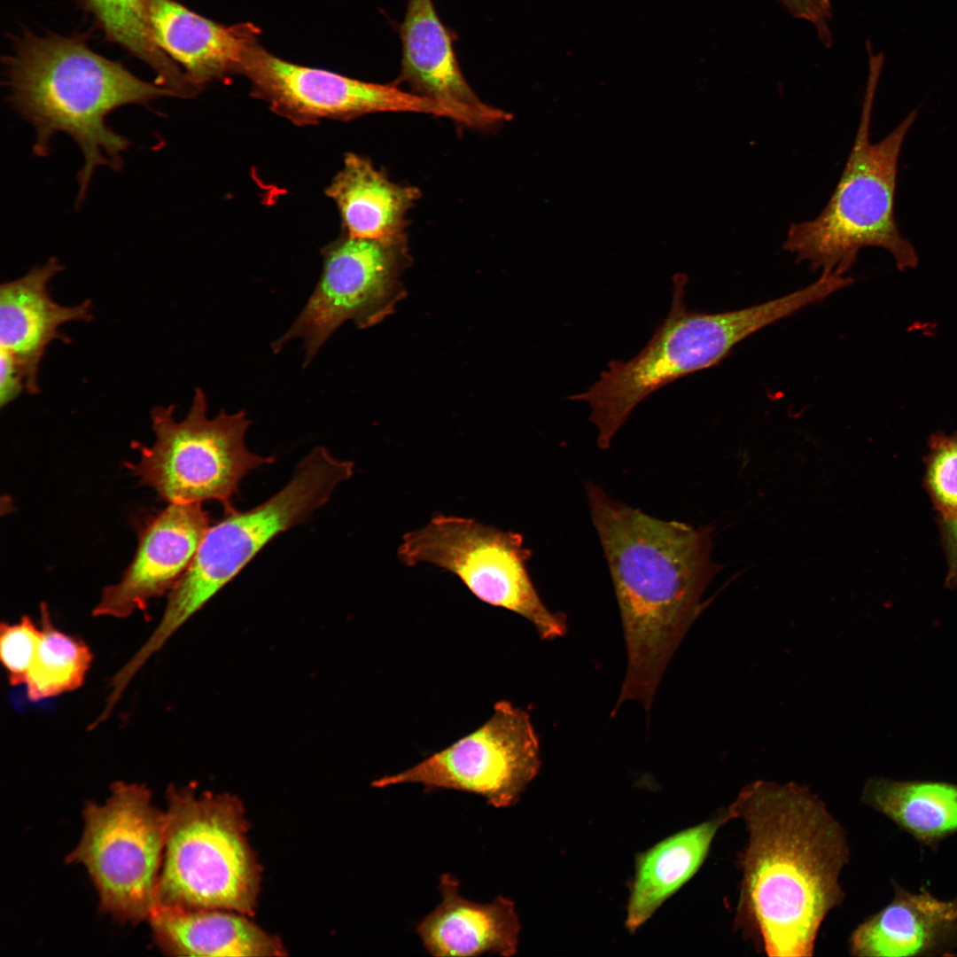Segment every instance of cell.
<instances>
[{
    "label": "cell",
    "mask_w": 957,
    "mask_h": 957,
    "mask_svg": "<svg viewBox=\"0 0 957 957\" xmlns=\"http://www.w3.org/2000/svg\"><path fill=\"white\" fill-rule=\"evenodd\" d=\"M147 921L158 947L172 956L287 954L277 937L234 911L156 905Z\"/></svg>",
    "instance_id": "20"
},
{
    "label": "cell",
    "mask_w": 957,
    "mask_h": 957,
    "mask_svg": "<svg viewBox=\"0 0 957 957\" xmlns=\"http://www.w3.org/2000/svg\"><path fill=\"white\" fill-rule=\"evenodd\" d=\"M166 841L157 905L253 915L261 867L248 839L241 801L193 786L168 787Z\"/></svg>",
    "instance_id": "6"
},
{
    "label": "cell",
    "mask_w": 957,
    "mask_h": 957,
    "mask_svg": "<svg viewBox=\"0 0 957 957\" xmlns=\"http://www.w3.org/2000/svg\"><path fill=\"white\" fill-rule=\"evenodd\" d=\"M240 74L251 82L255 97L297 125H311L324 119L349 121L380 112L429 113L455 121L462 119L457 110L406 92L397 84L368 82L295 65L259 44L247 56Z\"/></svg>",
    "instance_id": "13"
},
{
    "label": "cell",
    "mask_w": 957,
    "mask_h": 957,
    "mask_svg": "<svg viewBox=\"0 0 957 957\" xmlns=\"http://www.w3.org/2000/svg\"><path fill=\"white\" fill-rule=\"evenodd\" d=\"M790 12L797 18L812 22L818 31L821 42L829 46L831 35L828 21L822 17L813 0H780Z\"/></svg>",
    "instance_id": "29"
},
{
    "label": "cell",
    "mask_w": 957,
    "mask_h": 957,
    "mask_svg": "<svg viewBox=\"0 0 957 957\" xmlns=\"http://www.w3.org/2000/svg\"><path fill=\"white\" fill-rule=\"evenodd\" d=\"M106 39L128 51L154 72L158 85L175 97L198 93L184 72L158 45L148 19L146 0H75Z\"/></svg>",
    "instance_id": "24"
},
{
    "label": "cell",
    "mask_w": 957,
    "mask_h": 957,
    "mask_svg": "<svg viewBox=\"0 0 957 957\" xmlns=\"http://www.w3.org/2000/svg\"><path fill=\"white\" fill-rule=\"evenodd\" d=\"M26 390L25 378L13 358L0 349V406H7Z\"/></svg>",
    "instance_id": "28"
},
{
    "label": "cell",
    "mask_w": 957,
    "mask_h": 957,
    "mask_svg": "<svg viewBox=\"0 0 957 957\" xmlns=\"http://www.w3.org/2000/svg\"><path fill=\"white\" fill-rule=\"evenodd\" d=\"M401 66L395 84L472 117L481 128L510 119V114L483 103L460 68L454 34L440 19L432 0H408L398 27Z\"/></svg>",
    "instance_id": "15"
},
{
    "label": "cell",
    "mask_w": 957,
    "mask_h": 957,
    "mask_svg": "<svg viewBox=\"0 0 957 957\" xmlns=\"http://www.w3.org/2000/svg\"><path fill=\"white\" fill-rule=\"evenodd\" d=\"M540 742L528 712L502 700L472 733L405 771L385 775L377 788L417 783L425 790H454L512 806L539 773Z\"/></svg>",
    "instance_id": "12"
},
{
    "label": "cell",
    "mask_w": 957,
    "mask_h": 957,
    "mask_svg": "<svg viewBox=\"0 0 957 957\" xmlns=\"http://www.w3.org/2000/svg\"><path fill=\"white\" fill-rule=\"evenodd\" d=\"M727 811L748 832L735 928L768 956H812L822 922L844 899L839 875L850 848L843 827L795 782H752Z\"/></svg>",
    "instance_id": "1"
},
{
    "label": "cell",
    "mask_w": 957,
    "mask_h": 957,
    "mask_svg": "<svg viewBox=\"0 0 957 957\" xmlns=\"http://www.w3.org/2000/svg\"><path fill=\"white\" fill-rule=\"evenodd\" d=\"M83 830L66 862L82 865L99 908L121 922L147 921L157 905L167 815L144 784L116 782L104 804L87 802Z\"/></svg>",
    "instance_id": "8"
},
{
    "label": "cell",
    "mask_w": 957,
    "mask_h": 957,
    "mask_svg": "<svg viewBox=\"0 0 957 957\" xmlns=\"http://www.w3.org/2000/svg\"><path fill=\"white\" fill-rule=\"evenodd\" d=\"M175 405L152 410L154 442L136 445L140 456L128 464L140 481L170 503L218 501L225 511L241 479L251 471L275 461L249 451L245 435L251 424L243 410H221L208 416L205 393L195 390L184 419L175 421Z\"/></svg>",
    "instance_id": "9"
},
{
    "label": "cell",
    "mask_w": 957,
    "mask_h": 957,
    "mask_svg": "<svg viewBox=\"0 0 957 957\" xmlns=\"http://www.w3.org/2000/svg\"><path fill=\"white\" fill-rule=\"evenodd\" d=\"M42 638L30 616L0 625V657L12 686L24 685Z\"/></svg>",
    "instance_id": "27"
},
{
    "label": "cell",
    "mask_w": 957,
    "mask_h": 957,
    "mask_svg": "<svg viewBox=\"0 0 957 957\" xmlns=\"http://www.w3.org/2000/svg\"><path fill=\"white\" fill-rule=\"evenodd\" d=\"M63 270L52 257L23 276L0 286V349L6 351L21 371L26 390L37 393L38 370L49 345L54 340L70 342L59 332L69 322L92 318L91 302L62 306L51 297L48 284Z\"/></svg>",
    "instance_id": "16"
},
{
    "label": "cell",
    "mask_w": 957,
    "mask_h": 957,
    "mask_svg": "<svg viewBox=\"0 0 957 957\" xmlns=\"http://www.w3.org/2000/svg\"><path fill=\"white\" fill-rule=\"evenodd\" d=\"M894 896L868 916L849 939L852 955L860 957L954 956L957 948V898L943 900L926 887L911 892L892 881Z\"/></svg>",
    "instance_id": "17"
},
{
    "label": "cell",
    "mask_w": 957,
    "mask_h": 957,
    "mask_svg": "<svg viewBox=\"0 0 957 957\" xmlns=\"http://www.w3.org/2000/svg\"><path fill=\"white\" fill-rule=\"evenodd\" d=\"M822 17L828 21L830 16V0H813Z\"/></svg>",
    "instance_id": "31"
},
{
    "label": "cell",
    "mask_w": 957,
    "mask_h": 957,
    "mask_svg": "<svg viewBox=\"0 0 957 957\" xmlns=\"http://www.w3.org/2000/svg\"><path fill=\"white\" fill-rule=\"evenodd\" d=\"M353 473V462L337 459L325 447H316L270 499L246 511H225L221 521L209 526L190 565L171 589L160 623L136 652L138 662L145 664L268 542L303 523Z\"/></svg>",
    "instance_id": "7"
},
{
    "label": "cell",
    "mask_w": 957,
    "mask_h": 957,
    "mask_svg": "<svg viewBox=\"0 0 957 957\" xmlns=\"http://www.w3.org/2000/svg\"><path fill=\"white\" fill-rule=\"evenodd\" d=\"M883 58L871 55L860 124L839 181L813 219L790 224L783 249L821 273L841 276L852 268L860 251L886 250L899 270L914 268L918 256L899 230L895 218L898 163L917 109L882 140L872 143L869 128Z\"/></svg>",
    "instance_id": "5"
},
{
    "label": "cell",
    "mask_w": 957,
    "mask_h": 957,
    "mask_svg": "<svg viewBox=\"0 0 957 957\" xmlns=\"http://www.w3.org/2000/svg\"><path fill=\"white\" fill-rule=\"evenodd\" d=\"M727 811L680 831L637 858L627 905L626 927L634 932L682 887L704 863L719 829L729 821Z\"/></svg>",
    "instance_id": "22"
},
{
    "label": "cell",
    "mask_w": 957,
    "mask_h": 957,
    "mask_svg": "<svg viewBox=\"0 0 957 957\" xmlns=\"http://www.w3.org/2000/svg\"><path fill=\"white\" fill-rule=\"evenodd\" d=\"M947 525H948V530H949V533H950V538H951V542H952V546H953V553L955 555V558H956V561H957V520L947 523ZM956 573H957V568H956ZM956 576H957V574H956Z\"/></svg>",
    "instance_id": "30"
},
{
    "label": "cell",
    "mask_w": 957,
    "mask_h": 957,
    "mask_svg": "<svg viewBox=\"0 0 957 957\" xmlns=\"http://www.w3.org/2000/svg\"><path fill=\"white\" fill-rule=\"evenodd\" d=\"M587 492L627 651L614 712L627 700L649 711L668 662L703 611L704 590L722 569L711 558L712 528L657 519L611 500L592 483Z\"/></svg>",
    "instance_id": "2"
},
{
    "label": "cell",
    "mask_w": 957,
    "mask_h": 957,
    "mask_svg": "<svg viewBox=\"0 0 957 957\" xmlns=\"http://www.w3.org/2000/svg\"><path fill=\"white\" fill-rule=\"evenodd\" d=\"M861 801L932 850L957 833L956 783L876 777L865 783Z\"/></svg>",
    "instance_id": "23"
},
{
    "label": "cell",
    "mask_w": 957,
    "mask_h": 957,
    "mask_svg": "<svg viewBox=\"0 0 957 957\" xmlns=\"http://www.w3.org/2000/svg\"><path fill=\"white\" fill-rule=\"evenodd\" d=\"M325 193L338 209L344 234L395 240L405 238L406 214L420 191L392 182L369 159L347 153Z\"/></svg>",
    "instance_id": "21"
},
{
    "label": "cell",
    "mask_w": 957,
    "mask_h": 957,
    "mask_svg": "<svg viewBox=\"0 0 957 957\" xmlns=\"http://www.w3.org/2000/svg\"><path fill=\"white\" fill-rule=\"evenodd\" d=\"M86 35L24 30L4 63L7 100L35 130L33 153L48 156L58 133L69 136L82 151L75 206L84 201L97 167L122 168L130 142L106 125L107 116L127 105L148 106L175 97L92 51Z\"/></svg>",
    "instance_id": "3"
},
{
    "label": "cell",
    "mask_w": 957,
    "mask_h": 957,
    "mask_svg": "<svg viewBox=\"0 0 957 957\" xmlns=\"http://www.w3.org/2000/svg\"><path fill=\"white\" fill-rule=\"evenodd\" d=\"M42 638L26 678V695L40 702L82 686L93 655L81 639L62 632L51 620L48 605L41 603Z\"/></svg>",
    "instance_id": "25"
},
{
    "label": "cell",
    "mask_w": 957,
    "mask_h": 957,
    "mask_svg": "<svg viewBox=\"0 0 957 957\" xmlns=\"http://www.w3.org/2000/svg\"><path fill=\"white\" fill-rule=\"evenodd\" d=\"M531 556L518 533L443 514L405 533L398 548L404 564H428L453 573L480 601L520 615L541 639L554 640L566 633V617L541 601L526 569Z\"/></svg>",
    "instance_id": "10"
},
{
    "label": "cell",
    "mask_w": 957,
    "mask_h": 957,
    "mask_svg": "<svg viewBox=\"0 0 957 957\" xmlns=\"http://www.w3.org/2000/svg\"><path fill=\"white\" fill-rule=\"evenodd\" d=\"M441 901L416 927L425 951L432 956L516 955L520 922L514 902L502 895L478 903L460 894L459 881L449 873L440 878Z\"/></svg>",
    "instance_id": "19"
},
{
    "label": "cell",
    "mask_w": 957,
    "mask_h": 957,
    "mask_svg": "<svg viewBox=\"0 0 957 957\" xmlns=\"http://www.w3.org/2000/svg\"><path fill=\"white\" fill-rule=\"evenodd\" d=\"M146 6L158 45L199 90L212 81L240 73L258 44L260 30L251 23L224 26L174 0H146Z\"/></svg>",
    "instance_id": "18"
},
{
    "label": "cell",
    "mask_w": 957,
    "mask_h": 957,
    "mask_svg": "<svg viewBox=\"0 0 957 957\" xmlns=\"http://www.w3.org/2000/svg\"><path fill=\"white\" fill-rule=\"evenodd\" d=\"M208 528L200 502L170 503L146 525L133 561L120 581L103 590L92 615L121 619L144 611L173 588Z\"/></svg>",
    "instance_id": "14"
},
{
    "label": "cell",
    "mask_w": 957,
    "mask_h": 957,
    "mask_svg": "<svg viewBox=\"0 0 957 957\" xmlns=\"http://www.w3.org/2000/svg\"><path fill=\"white\" fill-rule=\"evenodd\" d=\"M323 270L292 326L272 344L274 353L294 338L303 340L304 365L345 322L373 326L404 296L401 276L409 263L406 238L366 239L343 234L323 251Z\"/></svg>",
    "instance_id": "11"
},
{
    "label": "cell",
    "mask_w": 957,
    "mask_h": 957,
    "mask_svg": "<svg viewBox=\"0 0 957 957\" xmlns=\"http://www.w3.org/2000/svg\"><path fill=\"white\" fill-rule=\"evenodd\" d=\"M928 483L946 523L957 517V433L935 434L930 440Z\"/></svg>",
    "instance_id": "26"
},
{
    "label": "cell",
    "mask_w": 957,
    "mask_h": 957,
    "mask_svg": "<svg viewBox=\"0 0 957 957\" xmlns=\"http://www.w3.org/2000/svg\"><path fill=\"white\" fill-rule=\"evenodd\" d=\"M671 308L643 349L629 361H611L586 392L568 397L589 404V420L598 428L599 447L612 437L634 408L649 395L679 379L719 364L755 332L813 305L804 287L782 297L744 308L706 313L688 309V276L673 278Z\"/></svg>",
    "instance_id": "4"
}]
</instances>
